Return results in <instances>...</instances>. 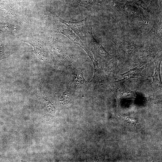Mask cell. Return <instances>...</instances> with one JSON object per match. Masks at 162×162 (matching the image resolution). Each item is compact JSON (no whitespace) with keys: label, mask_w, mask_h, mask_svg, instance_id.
Segmentation results:
<instances>
[{"label":"cell","mask_w":162,"mask_h":162,"mask_svg":"<svg viewBox=\"0 0 162 162\" xmlns=\"http://www.w3.org/2000/svg\"><path fill=\"white\" fill-rule=\"evenodd\" d=\"M91 24V23H90ZM90 24L86 42L90 45L92 50L96 59L109 76L113 77L118 70L117 65L118 57L110 54L102 45L94 38Z\"/></svg>","instance_id":"1"},{"label":"cell","mask_w":162,"mask_h":162,"mask_svg":"<svg viewBox=\"0 0 162 162\" xmlns=\"http://www.w3.org/2000/svg\"><path fill=\"white\" fill-rule=\"evenodd\" d=\"M52 14L58 21L70 28L81 39L84 41H86L90 23L89 22L90 17L88 16L86 17L81 20L73 22L66 21L61 18L54 12H52Z\"/></svg>","instance_id":"2"},{"label":"cell","mask_w":162,"mask_h":162,"mask_svg":"<svg viewBox=\"0 0 162 162\" xmlns=\"http://www.w3.org/2000/svg\"><path fill=\"white\" fill-rule=\"evenodd\" d=\"M125 81V80L121 79L118 81H111L106 84L114 94L118 106L122 100L134 98L135 96L134 94L124 85Z\"/></svg>","instance_id":"3"},{"label":"cell","mask_w":162,"mask_h":162,"mask_svg":"<svg viewBox=\"0 0 162 162\" xmlns=\"http://www.w3.org/2000/svg\"><path fill=\"white\" fill-rule=\"evenodd\" d=\"M154 45H147L144 47H137L133 54L134 64L135 65L146 64L154 60L158 52Z\"/></svg>","instance_id":"4"},{"label":"cell","mask_w":162,"mask_h":162,"mask_svg":"<svg viewBox=\"0 0 162 162\" xmlns=\"http://www.w3.org/2000/svg\"><path fill=\"white\" fill-rule=\"evenodd\" d=\"M154 61L155 65V70L154 75L151 76L153 80L151 83V87L153 89L154 93L150 97H154L158 99V96L161 98L162 86L160 73V66L162 61L161 54L159 56L158 55H157L156 57H155Z\"/></svg>","instance_id":"5"},{"label":"cell","mask_w":162,"mask_h":162,"mask_svg":"<svg viewBox=\"0 0 162 162\" xmlns=\"http://www.w3.org/2000/svg\"><path fill=\"white\" fill-rule=\"evenodd\" d=\"M114 42L118 53L122 57L128 58L131 57L137 47L134 42L128 41L119 38L115 39Z\"/></svg>","instance_id":"6"},{"label":"cell","mask_w":162,"mask_h":162,"mask_svg":"<svg viewBox=\"0 0 162 162\" xmlns=\"http://www.w3.org/2000/svg\"><path fill=\"white\" fill-rule=\"evenodd\" d=\"M56 32L63 34L68 38L74 43L79 45L85 51L92 59L93 57V56L87 47L84 45L80 37L76 34L72 30L69 29L64 26H59L56 29Z\"/></svg>","instance_id":"7"},{"label":"cell","mask_w":162,"mask_h":162,"mask_svg":"<svg viewBox=\"0 0 162 162\" xmlns=\"http://www.w3.org/2000/svg\"><path fill=\"white\" fill-rule=\"evenodd\" d=\"M148 67L146 64H141L128 71L120 75L121 79L127 80L132 78H136L141 80H147L148 78L142 76L141 71Z\"/></svg>","instance_id":"8"},{"label":"cell","mask_w":162,"mask_h":162,"mask_svg":"<svg viewBox=\"0 0 162 162\" xmlns=\"http://www.w3.org/2000/svg\"><path fill=\"white\" fill-rule=\"evenodd\" d=\"M77 5L84 7L88 10L94 11L101 2L99 0H74Z\"/></svg>","instance_id":"9"},{"label":"cell","mask_w":162,"mask_h":162,"mask_svg":"<svg viewBox=\"0 0 162 162\" xmlns=\"http://www.w3.org/2000/svg\"><path fill=\"white\" fill-rule=\"evenodd\" d=\"M74 74L73 81L74 84L77 86L83 84L85 80L82 71V66L75 70Z\"/></svg>","instance_id":"10"},{"label":"cell","mask_w":162,"mask_h":162,"mask_svg":"<svg viewBox=\"0 0 162 162\" xmlns=\"http://www.w3.org/2000/svg\"><path fill=\"white\" fill-rule=\"evenodd\" d=\"M119 116L123 122L128 126L132 127L135 126L138 123V120L136 118L124 116L119 113Z\"/></svg>","instance_id":"11"},{"label":"cell","mask_w":162,"mask_h":162,"mask_svg":"<svg viewBox=\"0 0 162 162\" xmlns=\"http://www.w3.org/2000/svg\"><path fill=\"white\" fill-rule=\"evenodd\" d=\"M105 146L103 145L100 148L99 152L96 161H104L105 157Z\"/></svg>","instance_id":"12"},{"label":"cell","mask_w":162,"mask_h":162,"mask_svg":"<svg viewBox=\"0 0 162 162\" xmlns=\"http://www.w3.org/2000/svg\"><path fill=\"white\" fill-rule=\"evenodd\" d=\"M70 91L68 90H67L64 92L63 93L62 95L60 98L61 101L64 104L68 102L70 99Z\"/></svg>","instance_id":"13"}]
</instances>
